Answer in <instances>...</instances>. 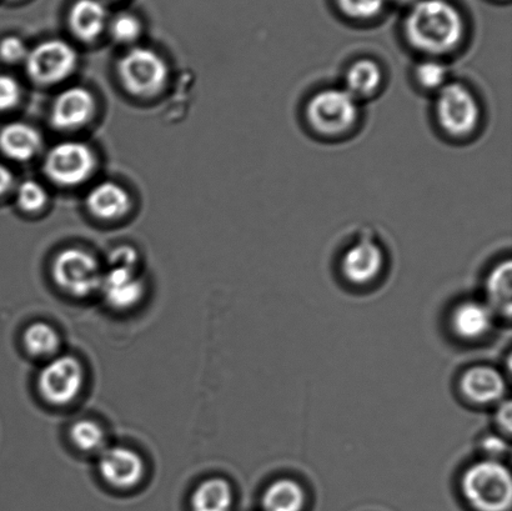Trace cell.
<instances>
[{
    "label": "cell",
    "mask_w": 512,
    "mask_h": 511,
    "mask_svg": "<svg viewBox=\"0 0 512 511\" xmlns=\"http://www.w3.org/2000/svg\"><path fill=\"white\" fill-rule=\"evenodd\" d=\"M465 33L463 14L449 0H418L404 20L406 42L425 57L441 59L455 52Z\"/></svg>",
    "instance_id": "obj_1"
},
{
    "label": "cell",
    "mask_w": 512,
    "mask_h": 511,
    "mask_svg": "<svg viewBox=\"0 0 512 511\" xmlns=\"http://www.w3.org/2000/svg\"><path fill=\"white\" fill-rule=\"evenodd\" d=\"M305 119L310 129L320 137H345L359 123L360 102L344 88H325L306 103Z\"/></svg>",
    "instance_id": "obj_2"
},
{
    "label": "cell",
    "mask_w": 512,
    "mask_h": 511,
    "mask_svg": "<svg viewBox=\"0 0 512 511\" xmlns=\"http://www.w3.org/2000/svg\"><path fill=\"white\" fill-rule=\"evenodd\" d=\"M461 488L475 510L508 511L511 508V474L499 460L486 459L474 464L466 470Z\"/></svg>",
    "instance_id": "obj_3"
},
{
    "label": "cell",
    "mask_w": 512,
    "mask_h": 511,
    "mask_svg": "<svg viewBox=\"0 0 512 511\" xmlns=\"http://www.w3.org/2000/svg\"><path fill=\"white\" fill-rule=\"evenodd\" d=\"M434 113L440 129L453 139H468L480 127L479 99L463 83L449 82L436 93Z\"/></svg>",
    "instance_id": "obj_4"
},
{
    "label": "cell",
    "mask_w": 512,
    "mask_h": 511,
    "mask_svg": "<svg viewBox=\"0 0 512 511\" xmlns=\"http://www.w3.org/2000/svg\"><path fill=\"white\" fill-rule=\"evenodd\" d=\"M117 73L123 88L137 98H150L165 88L169 67L162 55L152 48L132 47L117 64Z\"/></svg>",
    "instance_id": "obj_5"
},
{
    "label": "cell",
    "mask_w": 512,
    "mask_h": 511,
    "mask_svg": "<svg viewBox=\"0 0 512 511\" xmlns=\"http://www.w3.org/2000/svg\"><path fill=\"white\" fill-rule=\"evenodd\" d=\"M97 168V158L89 145L67 140L55 144L45 155L43 169L50 182L64 188L88 182Z\"/></svg>",
    "instance_id": "obj_6"
},
{
    "label": "cell",
    "mask_w": 512,
    "mask_h": 511,
    "mask_svg": "<svg viewBox=\"0 0 512 511\" xmlns=\"http://www.w3.org/2000/svg\"><path fill=\"white\" fill-rule=\"evenodd\" d=\"M54 283L75 298H87L99 292L103 272L98 260L79 248L62 250L52 264Z\"/></svg>",
    "instance_id": "obj_7"
},
{
    "label": "cell",
    "mask_w": 512,
    "mask_h": 511,
    "mask_svg": "<svg viewBox=\"0 0 512 511\" xmlns=\"http://www.w3.org/2000/svg\"><path fill=\"white\" fill-rule=\"evenodd\" d=\"M25 70L34 83L55 85L64 82L78 65V53L62 39H48L29 49Z\"/></svg>",
    "instance_id": "obj_8"
},
{
    "label": "cell",
    "mask_w": 512,
    "mask_h": 511,
    "mask_svg": "<svg viewBox=\"0 0 512 511\" xmlns=\"http://www.w3.org/2000/svg\"><path fill=\"white\" fill-rule=\"evenodd\" d=\"M83 385V365L70 355L50 359L38 375L40 395L45 402L55 407L73 403L82 393Z\"/></svg>",
    "instance_id": "obj_9"
},
{
    "label": "cell",
    "mask_w": 512,
    "mask_h": 511,
    "mask_svg": "<svg viewBox=\"0 0 512 511\" xmlns=\"http://www.w3.org/2000/svg\"><path fill=\"white\" fill-rule=\"evenodd\" d=\"M98 470L110 487L129 490L142 483L145 465L143 458L133 449L115 445L99 454Z\"/></svg>",
    "instance_id": "obj_10"
},
{
    "label": "cell",
    "mask_w": 512,
    "mask_h": 511,
    "mask_svg": "<svg viewBox=\"0 0 512 511\" xmlns=\"http://www.w3.org/2000/svg\"><path fill=\"white\" fill-rule=\"evenodd\" d=\"M97 102L88 88L74 85L57 95L50 109V124L62 132L85 127L94 117Z\"/></svg>",
    "instance_id": "obj_11"
},
{
    "label": "cell",
    "mask_w": 512,
    "mask_h": 511,
    "mask_svg": "<svg viewBox=\"0 0 512 511\" xmlns=\"http://www.w3.org/2000/svg\"><path fill=\"white\" fill-rule=\"evenodd\" d=\"M384 252L378 243L360 239L346 250L341 260V272L350 283L365 285L374 282L384 268Z\"/></svg>",
    "instance_id": "obj_12"
},
{
    "label": "cell",
    "mask_w": 512,
    "mask_h": 511,
    "mask_svg": "<svg viewBox=\"0 0 512 511\" xmlns=\"http://www.w3.org/2000/svg\"><path fill=\"white\" fill-rule=\"evenodd\" d=\"M99 292L110 308L129 310L142 302L145 284L135 269L109 268L103 273Z\"/></svg>",
    "instance_id": "obj_13"
},
{
    "label": "cell",
    "mask_w": 512,
    "mask_h": 511,
    "mask_svg": "<svg viewBox=\"0 0 512 511\" xmlns=\"http://www.w3.org/2000/svg\"><path fill=\"white\" fill-rule=\"evenodd\" d=\"M85 207L95 219L110 222L125 217L132 208V199L122 187L114 182L95 185L85 198Z\"/></svg>",
    "instance_id": "obj_14"
},
{
    "label": "cell",
    "mask_w": 512,
    "mask_h": 511,
    "mask_svg": "<svg viewBox=\"0 0 512 511\" xmlns=\"http://www.w3.org/2000/svg\"><path fill=\"white\" fill-rule=\"evenodd\" d=\"M460 388L470 402L494 404L504 398L506 382L498 369L480 365L466 370L461 378Z\"/></svg>",
    "instance_id": "obj_15"
},
{
    "label": "cell",
    "mask_w": 512,
    "mask_h": 511,
    "mask_svg": "<svg viewBox=\"0 0 512 511\" xmlns=\"http://www.w3.org/2000/svg\"><path fill=\"white\" fill-rule=\"evenodd\" d=\"M42 147V135L32 125L13 122L0 129V153L13 162H28Z\"/></svg>",
    "instance_id": "obj_16"
},
{
    "label": "cell",
    "mask_w": 512,
    "mask_h": 511,
    "mask_svg": "<svg viewBox=\"0 0 512 511\" xmlns=\"http://www.w3.org/2000/svg\"><path fill=\"white\" fill-rule=\"evenodd\" d=\"M69 28L82 42L98 39L108 27V9L103 0H77L69 12Z\"/></svg>",
    "instance_id": "obj_17"
},
{
    "label": "cell",
    "mask_w": 512,
    "mask_h": 511,
    "mask_svg": "<svg viewBox=\"0 0 512 511\" xmlns=\"http://www.w3.org/2000/svg\"><path fill=\"white\" fill-rule=\"evenodd\" d=\"M494 315L488 304L469 300L455 308L451 315V327L461 339L478 340L493 328Z\"/></svg>",
    "instance_id": "obj_18"
},
{
    "label": "cell",
    "mask_w": 512,
    "mask_h": 511,
    "mask_svg": "<svg viewBox=\"0 0 512 511\" xmlns=\"http://www.w3.org/2000/svg\"><path fill=\"white\" fill-rule=\"evenodd\" d=\"M384 72L381 65L371 58H360L350 64L345 72L344 89L356 100L375 97L383 88Z\"/></svg>",
    "instance_id": "obj_19"
},
{
    "label": "cell",
    "mask_w": 512,
    "mask_h": 511,
    "mask_svg": "<svg viewBox=\"0 0 512 511\" xmlns=\"http://www.w3.org/2000/svg\"><path fill=\"white\" fill-rule=\"evenodd\" d=\"M486 297L494 314L510 318L512 309V267L511 260H505L491 270L486 279Z\"/></svg>",
    "instance_id": "obj_20"
},
{
    "label": "cell",
    "mask_w": 512,
    "mask_h": 511,
    "mask_svg": "<svg viewBox=\"0 0 512 511\" xmlns=\"http://www.w3.org/2000/svg\"><path fill=\"white\" fill-rule=\"evenodd\" d=\"M234 504L232 485L222 478L205 480L192 495V511H230Z\"/></svg>",
    "instance_id": "obj_21"
},
{
    "label": "cell",
    "mask_w": 512,
    "mask_h": 511,
    "mask_svg": "<svg viewBox=\"0 0 512 511\" xmlns=\"http://www.w3.org/2000/svg\"><path fill=\"white\" fill-rule=\"evenodd\" d=\"M305 492L295 480L280 479L269 485L263 495L264 511H303Z\"/></svg>",
    "instance_id": "obj_22"
},
{
    "label": "cell",
    "mask_w": 512,
    "mask_h": 511,
    "mask_svg": "<svg viewBox=\"0 0 512 511\" xmlns=\"http://www.w3.org/2000/svg\"><path fill=\"white\" fill-rule=\"evenodd\" d=\"M23 344L32 357L50 360L57 357L62 339L52 325L37 322L25 330Z\"/></svg>",
    "instance_id": "obj_23"
},
{
    "label": "cell",
    "mask_w": 512,
    "mask_h": 511,
    "mask_svg": "<svg viewBox=\"0 0 512 511\" xmlns=\"http://www.w3.org/2000/svg\"><path fill=\"white\" fill-rule=\"evenodd\" d=\"M70 439L84 453H102L108 447L107 433L98 422L92 419H80L70 428Z\"/></svg>",
    "instance_id": "obj_24"
},
{
    "label": "cell",
    "mask_w": 512,
    "mask_h": 511,
    "mask_svg": "<svg viewBox=\"0 0 512 511\" xmlns=\"http://www.w3.org/2000/svg\"><path fill=\"white\" fill-rule=\"evenodd\" d=\"M416 84L424 92L438 93L449 80V69L440 58L425 57L414 69Z\"/></svg>",
    "instance_id": "obj_25"
},
{
    "label": "cell",
    "mask_w": 512,
    "mask_h": 511,
    "mask_svg": "<svg viewBox=\"0 0 512 511\" xmlns=\"http://www.w3.org/2000/svg\"><path fill=\"white\" fill-rule=\"evenodd\" d=\"M15 203L24 213H37L48 203V193L37 180H24L15 188Z\"/></svg>",
    "instance_id": "obj_26"
},
{
    "label": "cell",
    "mask_w": 512,
    "mask_h": 511,
    "mask_svg": "<svg viewBox=\"0 0 512 511\" xmlns=\"http://www.w3.org/2000/svg\"><path fill=\"white\" fill-rule=\"evenodd\" d=\"M335 3L344 17L364 22L378 18L388 0H335Z\"/></svg>",
    "instance_id": "obj_27"
},
{
    "label": "cell",
    "mask_w": 512,
    "mask_h": 511,
    "mask_svg": "<svg viewBox=\"0 0 512 511\" xmlns=\"http://www.w3.org/2000/svg\"><path fill=\"white\" fill-rule=\"evenodd\" d=\"M110 35L115 42L124 45H130L137 42L142 34V23L130 13H120L110 20Z\"/></svg>",
    "instance_id": "obj_28"
},
{
    "label": "cell",
    "mask_w": 512,
    "mask_h": 511,
    "mask_svg": "<svg viewBox=\"0 0 512 511\" xmlns=\"http://www.w3.org/2000/svg\"><path fill=\"white\" fill-rule=\"evenodd\" d=\"M28 53L29 48L22 38L9 35V37L0 40V60L5 64L24 63Z\"/></svg>",
    "instance_id": "obj_29"
},
{
    "label": "cell",
    "mask_w": 512,
    "mask_h": 511,
    "mask_svg": "<svg viewBox=\"0 0 512 511\" xmlns=\"http://www.w3.org/2000/svg\"><path fill=\"white\" fill-rule=\"evenodd\" d=\"M22 99V88L12 75L0 74V113L13 110Z\"/></svg>",
    "instance_id": "obj_30"
},
{
    "label": "cell",
    "mask_w": 512,
    "mask_h": 511,
    "mask_svg": "<svg viewBox=\"0 0 512 511\" xmlns=\"http://www.w3.org/2000/svg\"><path fill=\"white\" fill-rule=\"evenodd\" d=\"M109 268L137 269L139 255L130 245H122L109 254Z\"/></svg>",
    "instance_id": "obj_31"
},
{
    "label": "cell",
    "mask_w": 512,
    "mask_h": 511,
    "mask_svg": "<svg viewBox=\"0 0 512 511\" xmlns=\"http://www.w3.org/2000/svg\"><path fill=\"white\" fill-rule=\"evenodd\" d=\"M481 450L488 455L489 460H499L506 453H509V445L498 435H488V437L481 440Z\"/></svg>",
    "instance_id": "obj_32"
},
{
    "label": "cell",
    "mask_w": 512,
    "mask_h": 511,
    "mask_svg": "<svg viewBox=\"0 0 512 511\" xmlns=\"http://www.w3.org/2000/svg\"><path fill=\"white\" fill-rule=\"evenodd\" d=\"M496 422H498L500 429H503V432L510 435L512 429V409L509 400L499 408V412L496 414Z\"/></svg>",
    "instance_id": "obj_33"
},
{
    "label": "cell",
    "mask_w": 512,
    "mask_h": 511,
    "mask_svg": "<svg viewBox=\"0 0 512 511\" xmlns=\"http://www.w3.org/2000/svg\"><path fill=\"white\" fill-rule=\"evenodd\" d=\"M14 174L8 165L0 162V198L7 195L14 188Z\"/></svg>",
    "instance_id": "obj_34"
},
{
    "label": "cell",
    "mask_w": 512,
    "mask_h": 511,
    "mask_svg": "<svg viewBox=\"0 0 512 511\" xmlns=\"http://www.w3.org/2000/svg\"><path fill=\"white\" fill-rule=\"evenodd\" d=\"M393 2L404 5H413L418 2V0H393Z\"/></svg>",
    "instance_id": "obj_35"
}]
</instances>
